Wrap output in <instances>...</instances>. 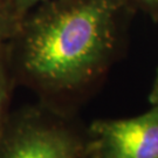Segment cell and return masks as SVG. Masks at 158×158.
<instances>
[{"instance_id": "obj_1", "label": "cell", "mask_w": 158, "mask_h": 158, "mask_svg": "<svg viewBox=\"0 0 158 158\" xmlns=\"http://www.w3.org/2000/svg\"><path fill=\"white\" fill-rule=\"evenodd\" d=\"M130 0H48L21 20L8 44L15 83L40 102L70 111L101 82L123 53Z\"/></svg>"}, {"instance_id": "obj_2", "label": "cell", "mask_w": 158, "mask_h": 158, "mask_svg": "<svg viewBox=\"0 0 158 158\" xmlns=\"http://www.w3.org/2000/svg\"><path fill=\"white\" fill-rule=\"evenodd\" d=\"M0 158H88L87 131L70 111L39 102L10 115Z\"/></svg>"}, {"instance_id": "obj_3", "label": "cell", "mask_w": 158, "mask_h": 158, "mask_svg": "<svg viewBox=\"0 0 158 158\" xmlns=\"http://www.w3.org/2000/svg\"><path fill=\"white\" fill-rule=\"evenodd\" d=\"M85 131L88 158H158V107L128 118L95 119Z\"/></svg>"}, {"instance_id": "obj_4", "label": "cell", "mask_w": 158, "mask_h": 158, "mask_svg": "<svg viewBox=\"0 0 158 158\" xmlns=\"http://www.w3.org/2000/svg\"><path fill=\"white\" fill-rule=\"evenodd\" d=\"M15 80L8 57V45L0 47V139L10 118V103Z\"/></svg>"}, {"instance_id": "obj_5", "label": "cell", "mask_w": 158, "mask_h": 158, "mask_svg": "<svg viewBox=\"0 0 158 158\" xmlns=\"http://www.w3.org/2000/svg\"><path fill=\"white\" fill-rule=\"evenodd\" d=\"M21 19L13 10L10 0H0V47L8 45L15 36Z\"/></svg>"}, {"instance_id": "obj_6", "label": "cell", "mask_w": 158, "mask_h": 158, "mask_svg": "<svg viewBox=\"0 0 158 158\" xmlns=\"http://www.w3.org/2000/svg\"><path fill=\"white\" fill-rule=\"evenodd\" d=\"M136 12H142L150 18L152 23H158V0H130Z\"/></svg>"}, {"instance_id": "obj_7", "label": "cell", "mask_w": 158, "mask_h": 158, "mask_svg": "<svg viewBox=\"0 0 158 158\" xmlns=\"http://www.w3.org/2000/svg\"><path fill=\"white\" fill-rule=\"evenodd\" d=\"M10 1L13 6V10L17 13V15L23 20L36 6H39L40 4L48 1V0H10Z\"/></svg>"}, {"instance_id": "obj_8", "label": "cell", "mask_w": 158, "mask_h": 158, "mask_svg": "<svg viewBox=\"0 0 158 158\" xmlns=\"http://www.w3.org/2000/svg\"><path fill=\"white\" fill-rule=\"evenodd\" d=\"M149 102H150L151 107H158V68L157 72H156V77L153 80L152 88L150 90Z\"/></svg>"}]
</instances>
